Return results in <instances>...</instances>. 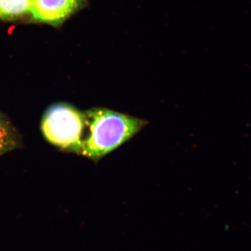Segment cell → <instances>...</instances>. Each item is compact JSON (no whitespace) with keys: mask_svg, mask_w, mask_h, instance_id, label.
Instances as JSON below:
<instances>
[{"mask_svg":"<svg viewBox=\"0 0 251 251\" xmlns=\"http://www.w3.org/2000/svg\"><path fill=\"white\" fill-rule=\"evenodd\" d=\"M32 0H0V19L16 21L30 14Z\"/></svg>","mask_w":251,"mask_h":251,"instance_id":"4","label":"cell"},{"mask_svg":"<svg viewBox=\"0 0 251 251\" xmlns=\"http://www.w3.org/2000/svg\"><path fill=\"white\" fill-rule=\"evenodd\" d=\"M86 1L87 0H32L29 15L35 22L58 26L82 9Z\"/></svg>","mask_w":251,"mask_h":251,"instance_id":"2","label":"cell"},{"mask_svg":"<svg viewBox=\"0 0 251 251\" xmlns=\"http://www.w3.org/2000/svg\"><path fill=\"white\" fill-rule=\"evenodd\" d=\"M22 138L7 117L0 111V156L22 147Z\"/></svg>","mask_w":251,"mask_h":251,"instance_id":"3","label":"cell"},{"mask_svg":"<svg viewBox=\"0 0 251 251\" xmlns=\"http://www.w3.org/2000/svg\"><path fill=\"white\" fill-rule=\"evenodd\" d=\"M83 140L77 155L98 162L139 133L148 122L105 108L85 110Z\"/></svg>","mask_w":251,"mask_h":251,"instance_id":"1","label":"cell"}]
</instances>
